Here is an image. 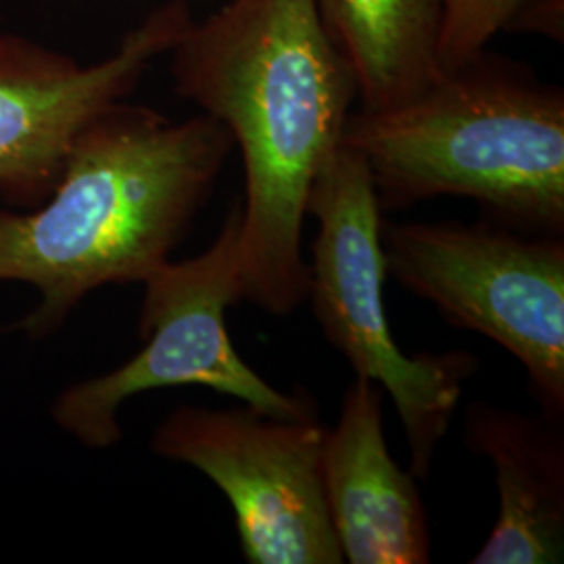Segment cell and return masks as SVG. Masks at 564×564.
<instances>
[{
	"label": "cell",
	"instance_id": "cell-1",
	"mask_svg": "<svg viewBox=\"0 0 564 564\" xmlns=\"http://www.w3.org/2000/svg\"><path fill=\"white\" fill-rule=\"evenodd\" d=\"M176 93L220 121L245 165L242 300L286 316L307 300L303 223L358 88L316 0H230L170 51Z\"/></svg>",
	"mask_w": 564,
	"mask_h": 564
},
{
	"label": "cell",
	"instance_id": "cell-2",
	"mask_svg": "<svg viewBox=\"0 0 564 564\" xmlns=\"http://www.w3.org/2000/svg\"><path fill=\"white\" fill-rule=\"evenodd\" d=\"M232 147L205 113L174 121L126 101L102 111L41 205H0V282L39 293L18 328L46 339L90 293L142 284L170 262Z\"/></svg>",
	"mask_w": 564,
	"mask_h": 564
},
{
	"label": "cell",
	"instance_id": "cell-3",
	"mask_svg": "<svg viewBox=\"0 0 564 564\" xmlns=\"http://www.w3.org/2000/svg\"><path fill=\"white\" fill-rule=\"evenodd\" d=\"M341 144L362 158L381 209L442 195L479 203L487 223L564 237V97L481 59L414 99L349 113Z\"/></svg>",
	"mask_w": 564,
	"mask_h": 564
},
{
	"label": "cell",
	"instance_id": "cell-4",
	"mask_svg": "<svg viewBox=\"0 0 564 564\" xmlns=\"http://www.w3.org/2000/svg\"><path fill=\"white\" fill-rule=\"evenodd\" d=\"M307 216L318 224L307 263L314 316L356 377L391 395L412 473L426 479L479 360L470 351L408 356L398 347L384 310L381 205L356 151L339 144L328 155L312 184Z\"/></svg>",
	"mask_w": 564,
	"mask_h": 564
},
{
	"label": "cell",
	"instance_id": "cell-5",
	"mask_svg": "<svg viewBox=\"0 0 564 564\" xmlns=\"http://www.w3.org/2000/svg\"><path fill=\"white\" fill-rule=\"evenodd\" d=\"M241 220L235 203L203 253L170 260L142 282L141 349L118 368L61 391L51 416L63 433L90 449L113 447L123 437V403L172 387H205L272 419H318L307 391L289 395L265 383L230 341L226 312L242 302Z\"/></svg>",
	"mask_w": 564,
	"mask_h": 564
},
{
	"label": "cell",
	"instance_id": "cell-6",
	"mask_svg": "<svg viewBox=\"0 0 564 564\" xmlns=\"http://www.w3.org/2000/svg\"><path fill=\"white\" fill-rule=\"evenodd\" d=\"M387 276L505 347L542 414L564 421V241L500 224H383Z\"/></svg>",
	"mask_w": 564,
	"mask_h": 564
},
{
	"label": "cell",
	"instance_id": "cell-7",
	"mask_svg": "<svg viewBox=\"0 0 564 564\" xmlns=\"http://www.w3.org/2000/svg\"><path fill=\"white\" fill-rule=\"evenodd\" d=\"M326 431L318 419H272L245 403L178 405L155 429L151 449L220 487L247 563L341 564L324 494Z\"/></svg>",
	"mask_w": 564,
	"mask_h": 564
},
{
	"label": "cell",
	"instance_id": "cell-8",
	"mask_svg": "<svg viewBox=\"0 0 564 564\" xmlns=\"http://www.w3.org/2000/svg\"><path fill=\"white\" fill-rule=\"evenodd\" d=\"M193 23L186 2L153 9L101 61L82 65L25 36H0V197L41 205L82 132L126 101L147 69L170 55Z\"/></svg>",
	"mask_w": 564,
	"mask_h": 564
},
{
	"label": "cell",
	"instance_id": "cell-9",
	"mask_svg": "<svg viewBox=\"0 0 564 564\" xmlns=\"http://www.w3.org/2000/svg\"><path fill=\"white\" fill-rule=\"evenodd\" d=\"M383 393L356 377L326 431L323 479L345 563L426 564L431 533L416 475L400 468L383 433Z\"/></svg>",
	"mask_w": 564,
	"mask_h": 564
},
{
	"label": "cell",
	"instance_id": "cell-10",
	"mask_svg": "<svg viewBox=\"0 0 564 564\" xmlns=\"http://www.w3.org/2000/svg\"><path fill=\"white\" fill-rule=\"evenodd\" d=\"M464 444L494 464L500 496L496 527L470 563H563V421L475 402L464 412Z\"/></svg>",
	"mask_w": 564,
	"mask_h": 564
},
{
	"label": "cell",
	"instance_id": "cell-11",
	"mask_svg": "<svg viewBox=\"0 0 564 564\" xmlns=\"http://www.w3.org/2000/svg\"><path fill=\"white\" fill-rule=\"evenodd\" d=\"M347 61L364 111L414 99L445 76L442 0H316Z\"/></svg>",
	"mask_w": 564,
	"mask_h": 564
},
{
	"label": "cell",
	"instance_id": "cell-12",
	"mask_svg": "<svg viewBox=\"0 0 564 564\" xmlns=\"http://www.w3.org/2000/svg\"><path fill=\"white\" fill-rule=\"evenodd\" d=\"M531 0H442L440 63L444 74L481 59L485 46L519 20Z\"/></svg>",
	"mask_w": 564,
	"mask_h": 564
}]
</instances>
